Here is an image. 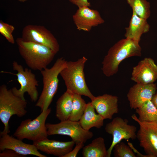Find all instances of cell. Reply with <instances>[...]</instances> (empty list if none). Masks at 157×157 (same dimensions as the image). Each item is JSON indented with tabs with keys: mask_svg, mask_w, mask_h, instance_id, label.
<instances>
[{
	"mask_svg": "<svg viewBox=\"0 0 157 157\" xmlns=\"http://www.w3.org/2000/svg\"><path fill=\"white\" fill-rule=\"evenodd\" d=\"M15 27L12 25L0 20V33L10 43L14 44L15 41L13 35Z\"/></svg>",
	"mask_w": 157,
	"mask_h": 157,
	"instance_id": "cell-26",
	"label": "cell"
},
{
	"mask_svg": "<svg viewBox=\"0 0 157 157\" xmlns=\"http://www.w3.org/2000/svg\"><path fill=\"white\" fill-rule=\"evenodd\" d=\"M74 93L67 90L56 103V115L60 121L68 119L71 115Z\"/></svg>",
	"mask_w": 157,
	"mask_h": 157,
	"instance_id": "cell-20",
	"label": "cell"
},
{
	"mask_svg": "<svg viewBox=\"0 0 157 157\" xmlns=\"http://www.w3.org/2000/svg\"><path fill=\"white\" fill-rule=\"evenodd\" d=\"M151 101L157 109V91L153 97Z\"/></svg>",
	"mask_w": 157,
	"mask_h": 157,
	"instance_id": "cell-30",
	"label": "cell"
},
{
	"mask_svg": "<svg viewBox=\"0 0 157 157\" xmlns=\"http://www.w3.org/2000/svg\"><path fill=\"white\" fill-rule=\"evenodd\" d=\"M105 130L113 137L112 142L107 150L108 157L111 156L114 146L122 140L128 141L129 139L134 140L137 138L136 127L129 124L127 119L119 117L114 118L111 122L107 123L106 125Z\"/></svg>",
	"mask_w": 157,
	"mask_h": 157,
	"instance_id": "cell-10",
	"label": "cell"
},
{
	"mask_svg": "<svg viewBox=\"0 0 157 157\" xmlns=\"http://www.w3.org/2000/svg\"><path fill=\"white\" fill-rule=\"evenodd\" d=\"M149 28L147 19L132 12L129 26L125 28L124 36L126 38L139 43L142 35L148 32Z\"/></svg>",
	"mask_w": 157,
	"mask_h": 157,
	"instance_id": "cell-18",
	"label": "cell"
},
{
	"mask_svg": "<svg viewBox=\"0 0 157 157\" xmlns=\"http://www.w3.org/2000/svg\"><path fill=\"white\" fill-rule=\"evenodd\" d=\"M86 105L81 95L74 94L72 110L68 119L72 121H79L84 113Z\"/></svg>",
	"mask_w": 157,
	"mask_h": 157,
	"instance_id": "cell-24",
	"label": "cell"
},
{
	"mask_svg": "<svg viewBox=\"0 0 157 157\" xmlns=\"http://www.w3.org/2000/svg\"><path fill=\"white\" fill-rule=\"evenodd\" d=\"M10 149L25 156L27 155H33L39 157H46L41 154L33 144L24 142L22 140L10 136L8 133L0 132V150Z\"/></svg>",
	"mask_w": 157,
	"mask_h": 157,
	"instance_id": "cell-15",
	"label": "cell"
},
{
	"mask_svg": "<svg viewBox=\"0 0 157 157\" xmlns=\"http://www.w3.org/2000/svg\"><path fill=\"white\" fill-rule=\"evenodd\" d=\"M12 65L13 70L17 72L16 74H13L17 76V81L20 85L19 89L16 87L11 89L13 93L24 99V93L27 92L32 101H37L39 96L37 87L39 84L35 74L31 69L26 68L24 69L22 66L16 61H13Z\"/></svg>",
	"mask_w": 157,
	"mask_h": 157,
	"instance_id": "cell-7",
	"label": "cell"
},
{
	"mask_svg": "<svg viewBox=\"0 0 157 157\" xmlns=\"http://www.w3.org/2000/svg\"><path fill=\"white\" fill-rule=\"evenodd\" d=\"M48 135H59L69 136L77 144L85 143L93 136L92 132L84 129L78 122L69 119L60 121L59 123L46 124Z\"/></svg>",
	"mask_w": 157,
	"mask_h": 157,
	"instance_id": "cell-8",
	"label": "cell"
},
{
	"mask_svg": "<svg viewBox=\"0 0 157 157\" xmlns=\"http://www.w3.org/2000/svg\"><path fill=\"white\" fill-rule=\"evenodd\" d=\"M24 40L33 42L47 46L57 53L60 45L55 36L44 26L33 24L25 26L21 37Z\"/></svg>",
	"mask_w": 157,
	"mask_h": 157,
	"instance_id": "cell-11",
	"label": "cell"
},
{
	"mask_svg": "<svg viewBox=\"0 0 157 157\" xmlns=\"http://www.w3.org/2000/svg\"><path fill=\"white\" fill-rule=\"evenodd\" d=\"M0 157H22L24 156L20 154L13 150L6 149L0 153Z\"/></svg>",
	"mask_w": 157,
	"mask_h": 157,
	"instance_id": "cell-27",
	"label": "cell"
},
{
	"mask_svg": "<svg viewBox=\"0 0 157 157\" xmlns=\"http://www.w3.org/2000/svg\"><path fill=\"white\" fill-rule=\"evenodd\" d=\"M72 18L78 30L87 32L105 22L97 10L91 9L88 6L78 8Z\"/></svg>",
	"mask_w": 157,
	"mask_h": 157,
	"instance_id": "cell-12",
	"label": "cell"
},
{
	"mask_svg": "<svg viewBox=\"0 0 157 157\" xmlns=\"http://www.w3.org/2000/svg\"><path fill=\"white\" fill-rule=\"evenodd\" d=\"M16 42L20 55L33 70L41 71L47 68L57 53L47 46L25 41L22 38H17Z\"/></svg>",
	"mask_w": 157,
	"mask_h": 157,
	"instance_id": "cell-2",
	"label": "cell"
},
{
	"mask_svg": "<svg viewBox=\"0 0 157 157\" xmlns=\"http://www.w3.org/2000/svg\"><path fill=\"white\" fill-rule=\"evenodd\" d=\"M87 60L86 58L83 56L75 61H67L66 66L60 74L64 81L67 90L74 94L86 96L92 100L95 97L87 85L84 71Z\"/></svg>",
	"mask_w": 157,
	"mask_h": 157,
	"instance_id": "cell-3",
	"label": "cell"
},
{
	"mask_svg": "<svg viewBox=\"0 0 157 157\" xmlns=\"http://www.w3.org/2000/svg\"><path fill=\"white\" fill-rule=\"evenodd\" d=\"M82 149L83 157H108L104 140L101 137L94 139L90 143Z\"/></svg>",
	"mask_w": 157,
	"mask_h": 157,
	"instance_id": "cell-21",
	"label": "cell"
},
{
	"mask_svg": "<svg viewBox=\"0 0 157 157\" xmlns=\"http://www.w3.org/2000/svg\"><path fill=\"white\" fill-rule=\"evenodd\" d=\"M114 155L115 157H136L132 149L124 142H120L114 147Z\"/></svg>",
	"mask_w": 157,
	"mask_h": 157,
	"instance_id": "cell-25",
	"label": "cell"
},
{
	"mask_svg": "<svg viewBox=\"0 0 157 157\" xmlns=\"http://www.w3.org/2000/svg\"><path fill=\"white\" fill-rule=\"evenodd\" d=\"M33 144L38 150L47 154L64 157L73 149L75 143L72 140L62 142L49 140L47 138L33 142Z\"/></svg>",
	"mask_w": 157,
	"mask_h": 157,
	"instance_id": "cell-16",
	"label": "cell"
},
{
	"mask_svg": "<svg viewBox=\"0 0 157 157\" xmlns=\"http://www.w3.org/2000/svg\"><path fill=\"white\" fill-rule=\"evenodd\" d=\"M132 12L140 17L147 19L151 14L150 4L147 0H126Z\"/></svg>",
	"mask_w": 157,
	"mask_h": 157,
	"instance_id": "cell-23",
	"label": "cell"
},
{
	"mask_svg": "<svg viewBox=\"0 0 157 157\" xmlns=\"http://www.w3.org/2000/svg\"><path fill=\"white\" fill-rule=\"evenodd\" d=\"M131 79L137 83H154L157 79V65L150 58H145L133 68Z\"/></svg>",
	"mask_w": 157,
	"mask_h": 157,
	"instance_id": "cell-13",
	"label": "cell"
},
{
	"mask_svg": "<svg viewBox=\"0 0 157 157\" xmlns=\"http://www.w3.org/2000/svg\"><path fill=\"white\" fill-rule=\"evenodd\" d=\"M51 111V108L41 111L33 120L28 119L22 121L13 135L22 140L26 139L33 142L47 138L48 136L46 121Z\"/></svg>",
	"mask_w": 157,
	"mask_h": 157,
	"instance_id": "cell-6",
	"label": "cell"
},
{
	"mask_svg": "<svg viewBox=\"0 0 157 157\" xmlns=\"http://www.w3.org/2000/svg\"><path fill=\"white\" fill-rule=\"evenodd\" d=\"M67 62L63 57L59 58L51 67H47L40 71L42 77L43 89L35 106L40 108L41 111L47 110L52 102L58 88V76L66 66Z\"/></svg>",
	"mask_w": 157,
	"mask_h": 157,
	"instance_id": "cell-4",
	"label": "cell"
},
{
	"mask_svg": "<svg viewBox=\"0 0 157 157\" xmlns=\"http://www.w3.org/2000/svg\"><path fill=\"white\" fill-rule=\"evenodd\" d=\"M156 84L154 83L147 84L137 83L129 89L127 97L130 106L135 109L151 100L156 92Z\"/></svg>",
	"mask_w": 157,
	"mask_h": 157,
	"instance_id": "cell-14",
	"label": "cell"
},
{
	"mask_svg": "<svg viewBox=\"0 0 157 157\" xmlns=\"http://www.w3.org/2000/svg\"><path fill=\"white\" fill-rule=\"evenodd\" d=\"M76 145L74 149L65 155L64 157H75L81 149L84 146V143H81L76 144Z\"/></svg>",
	"mask_w": 157,
	"mask_h": 157,
	"instance_id": "cell-28",
	"label": "cell"
},
{
	"mask_svg": "<svg viewBox=\"0 0 157 157\" xmlns=\"http://www.w3.org/2000/svg\"><path fill=\"white\" fill-rule=\"evenodd\" d=\"M138 119L142 122L157 121V109L151 100L135 109Z\"/></svg>",
	"mask_w": 157,
	"mask_h": 157,
	"instance_id": "cell-22",
	"label": "cell"
},
{
	"mask_svg": "<svg viewBox=\"0 0 157 157\" xmlns=\"http://www.w3.org/2000/svg\"><path fill=\"white\" fill-rule=\"evenodd\" d=\"M27 105L25 99L15 95L12 89H8L6 85L0 86V119L4 125L2 133L10 132L8 123L13 115L22 117L26 114Z\"/></svg>",
	"mask_w": 157,
	"mask_h": 157,
	"instance_id": "cell-5",
	"label": "cell"
},
{
	"mask_svg": "<svg viewBox=\"0 0 157 157\" xmlns=\"http://www.w3.org/2000/svg\"><path fill=\"white\" fill-rule=\"evenodd\" d=\"M118 97L107 94L99 95L91 100L92 105L104 119H111L113 115L118 112Z\"/></svg>",
	"mask_w": 157,
	"mask_h": 157,
	"instance_id": "cell-17",
	"label": "cell"
},
{
	"mask_svg": "<svg viewBox=\"0 0 157 157\" xmlns=\"http://www.w3.org/2000/svg\"><path fill=\"white\" fill-rule=\"evenodd\" d=\"M91 102L87 104L84 113L79 121L85 130L89 131L92 127L100 129L103 125L104 119L98 114H97Z\"/></svg>",
	"mask_w": 157,
	"mask_h": 157,
	"instance_id": "cell-19",
	"label": "cell"
},
{
	"mask_svg": "<svg viewBox=\"0 0 157 157\" xmlns=\"http://www.w3.org/2000/svg\"><path fill=\"white\" fill-rule=\"evenodd\" d=\"M28 0H18V1L21 2H24Z\"/></svg>",
	"mask_w": 157,
	"mask_h": 157,
	"instance_id": "cell-31",
	"label": "cell"
},
{
	"mask_svg": "<svg viewBox=\"0 0 157 157\" xmlns=\"http://www.w3.org/2000/svg\"><path fill=\"white\" fill-rule=\"evenodd\" d=\"M73 4L76 6L78 8L83 6H91L90 3L88 0H69Z\"/></svg>",
	"mask_w": 157,
	"mask_h": 157,
	"instance_id": "cell-29",
	"label": "cell"
},
{
	"mask_svg": "<svg viewBox=\"0 0 157 157\" xmlns=\"http://www.w3.org/2000/svg\"><path fill=\"white\" fill-rule=\"evenodd\" d=\"M139 43L125 38L115 43L109 49L102 62L104 74L107 77L112 76L118 72L119 65L124 60L141 56L142 48Z\"/></svg>",
	"mask_w": 157,
	"mask_h": 157,
	"instance_id": "cell-1",
	"label": "cell"
},
{
	"mask_svg": "<svg viewBox=\"0 0 157 157\" xmlns=\"http://www.w3.org/2000/svg\"><path fill=\"white\" fill-rule=\"evenodd\" d=\"M131 117L140 126L137 133L139 145L149 157H157V121L142 122L135 114Z\"/></svg>",
	"mask_w": 157,
	"mask_h": 157,
	"instance_id": "cell-9",
	"label": "cell"
}]
</instances>
